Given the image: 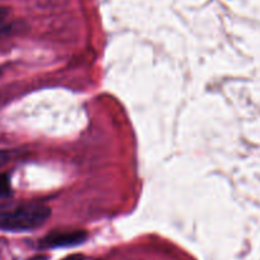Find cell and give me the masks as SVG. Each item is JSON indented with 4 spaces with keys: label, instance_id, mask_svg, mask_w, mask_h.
I'll use <instances>...</instances> for the list:
<instances>
[{
    "label": "cell",
    "instance_id": "cell-1",
    "mask_svg": "<svg viewBox=\"0 0 260 260\" xmlns=\"http://www.w3.org/2000/svg\"><path fill=\"white\" fill-rule=\"evenodd\" d=\"M50 214L51 209L45 204H23L11 211L0 212V230L13 232L31 231L41 227Z\"/></svg>",
    "mask_w": 260,
    "mask_h": 260
},
{
    "label": "cell",
    "instance_id": "cell-2",
    "mask_svg": "<svg viewBox=\"0 0 260 260\" xmlns=\"http://www.w3.org/2000/svg\"><path fill=\"white\" fill-rule=\"evenodd\" d=\"M87 240V232L83 230H56L50 232L40 242L42 247H67L83 244Z\"/></svg>",
    "mask_w": 260,
    "mask_h": 260
},
{
    "label": "cell",
    "instance_id": "cell-3",
    "mask_svg": "<svg viewBox=\"0 0 260 260\" xmlns=\"http://www.w3.org/2000/svg\"><path fill=\"white\" fill-rule=\"evenodd\" d=\"M12 195V186H11V179L7 174L0 175V197L7 198Z\"/></svg>",
    "mask_w": 260,
    "mask_h": 260
},
{
    "label": "cell",
    "instance_id": "cell-4",
    "mask_svg": "<svg viewBox=\"0 0 260 260\" xmlns=\"http://www.w3.org/2000/svg\"><path fill=\"white\" fill-rule=\"evenodd\" d=\"M12 158L11 152L6 151V149H0V169H3Z\"/></svg>",
    "mask_w": 260,
    "mask_h": 260
},
{
    "label": "cell",
    "instance_id": "cell-5",
    "mask_svg": "<svg viewBox=\"0 0 260 260\" xmlns=\"http://www.w3.org/2000/svg\"><path fill=\"white\" fill-rule=\"evenodd\" d=\"M8 14H9L8 9L4 8V7H0V23L6 21V18L8 17Z\"/></svg>",
    "mask_w": 260,
    "mask_h": 260
},
{
    "label": "cell",
    "instance_id": "cell-6",
    "mask_svg": "<svg viewBox=\"0 0 260 260\" xmlns=\"http://www.w3.org/2000/svg\"><path fill=\"white\" fill-rule=\"evenodd\" d=\"M62 260H84L83 255H71V256L65 257Z\"/></svg>",
    "mask_w": 260,
    "mask_h": 260
},
{
    "label": "cell",
    "instance_id": "cell-7",
    "mask_svg": "<svg viewBox=\"0 0 260 260\" xmlns=\"http://www.w3.org/2000/svg\"><path fill=\"white\" fill-rule=\"evenodd\" d=\"M29 260H47V256H45V255H37V256L31 257Z\"/></svg>",
    "mask_w": 260,
    "mask_h": 260
}]
</instances>
